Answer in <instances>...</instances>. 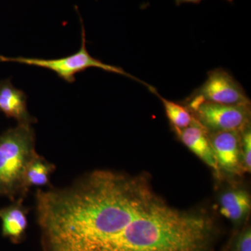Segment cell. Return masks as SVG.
<instances>
[{"mask_svg": "<svg viewBox=\"0 0 251 251\" xmlns=\"http://www.w3.org/2000/svg\"><path fill=\"white\" fill-rule=\"evenodd\" d=\"M220 213L233 224L242 223L251 211V196L243 189H232L221 194Z\"/></svg>", "mask_w": 251, "mask_h": 251, "instance_id": "cell-9", "label": "cell"}, {"mask_svg": "<svg viewBox=\"0 0 251 251\" xmlns=\"http://www.w3.org/2000/svg\"><path fill=\"white\" fill-rule=\"evenodd\" d=\"M31 124H18L0 135V196L15 199L27 191L26 170L35 151V135Z\"/></svg>", "mask_w": 251, "mask_h": 251, "instance_id": "cell-2", "label": "cell"}, {"mask_svg": "<svg viewBox=\"0 0 251 251\" xmlns=\"http://www.w3.org/2000/svg\"><path fill=\"white\" fill-rule=\"evenodd\" d=\"M59 251H214L217 229L202 212L171 206L143 175L99 170L46 199Z\"/></svg>", "mask_w": 251, "mask_h": 251, "instance_id": "cell-1", "label": "cell"}, {"mask_svg": "<svg viewBox=\"0 0 251 251\" xmlns=\"http://www.w3.org/2000/svg\"><path fill=\"white\" fill-rule=\"evenodd\" d=\"M54 168L53 165L36 154L28 165L25 175L27 189L31 186H44L49 184L50 176Z\"/></svg>", "mask_w": 251, "mask_h": 251, "instance_id": "cell-12", "label": "cell"}, {"mask_svg": "<svg viewBox=\"0 0 251 251\" xmlns=\"http://www.w3.org/2000/svg\"><path fill=\"white\" fill-rule=\"evenodd\" d=\"M176 6H179L185 3H191V4H199L203 0H175ZM228 2H233L234 0H226Z\"/></svg>", "mask_w": 251, "mask_h": 251, "instance_id": "cell-15", "label": "cell"}, {"mask_svg": "<svg viewBox=\"0 0 251 251\" xmlns=\"http://www.w3.org/2000/svg\"><path fill=\"white\" fill-rule=\"evenodd\" d=\"M209 136L219 169L232 174L242 172L241 131L217 132Z\"/></svg>", "mask_w": 251, "mask_h": 251, "instance_id": "cell-6", "label": "cell"}, {"mask_svg": "<svg viewBox=\"0 0 251 251\" xmlns=\"http://www.w3.org/2000/svg\"><path fill=\"white\" fill-rule=\"evenodd\" d=\"M181 140L195 155L212 168L216 175L220 174V169L213 151L209 133L197 121L187 128L175 131Z\"/></svg>", "mask_w": 251, "mask_h": 251, "instance_id": "cell-7", "label": "cell"}, {"mask_svg": "<svg viewBox=\"0 0 251 251\" xmlns=\"http://www.w3.org/2000/svg\"><path fill=\"white\" fill-rule=\"evenodd\" d=\"M0 112L18 124H31L35 120L28 112L26 94L16 88L11 79L0 81Z\"/></svg>", "mask_w": 251, "mask_h": 251, "instance_id": "cell-8", "label": "cell"}, {"mask_svg": "<svg viewBox=\"0 0 251 251\" xmlns=\"http://www.w3.org/2000/svg\"><path fill=\"white\" fill-rule=\"evenodd\" d=\"M0 219L4 237L18 240L27 228V211L23 205V198L11 205L0 209Z\"/></svg>", "mask_w": 251, "mask_h": 251, "instance_id": "cell-10", "label": "cell"}, {"mask_svg": "<svg viewBox=\"0 0 251 251\" xmlns=\"http://www.w3.org/2000/svg\"><path fill=\"white\" fill-rule=\"evenodd\" d=\"M227 251H251V229L247 226L237 236L232 250Z\"/></svg>", "mask_w": 251, "mask_h": 251, "instance_id": "cell-14", "label": "cell"}, {"mask_svg": "<svg viewBox=\"0 0 251 251\" xmlns=\"http://www.w3.org/2000/svg\"><path fill=\"white\" fill-rule=\"evenodd\" d=\"M185 106L208 133L238 130L250 125L251 104L226 105L189 97Z\"/></svg>", "mask_w": 251, "mask_h": 251, "instance_id": "cell-4", "label": "cell"}, {"mask_svg": "<svg viewBox=\"0 0 251 251\" xmlns=\"http://www.w3.org/2000/svg\"><path fill=\"white\" fill-rule=\"evenodd\" d=\"M241 150H242V172L251 171V129L247 126L241 131Z\"/></svg>", "mask_w": 251, "mask_h": 251, "instance_id": "cell-13", "label": "cell"}, {"mask_svg": "<svg viewBox=\"0 0 251 251\" xmlns=\"http://www.w3.org/2000/svg\"><path fill=\"white\" fill-rule=\"evenodd\" d=\"M227 251V249H226V251Z\"/></svg>", "mask_w": 251, "mask_h": 251, "instance_id": "cell-16", "label": "cell"}, {"mask_svg": "<svg viewBox=\"0 0 251 251\" xmlns=\"http://www.w3.org/2000/svg\"><path fill=\"white\" fill-rule=\"evenodd\" d=\"M82 25V45L76 53L73 54L68 57L54 59H45L40 58H29V57H7L0 55V62H16L26 65L34 66V67L44 68L52 71L62 80L68 83L75 82V76L77 74L85 71L89 68H98L113 74L125 75L138 81L140 83L150 87L149 84L140 80L138 77L133 76L131 74L125 72L121 67H115L105 64L90 55L86 48V34L85 27L81 19Z\"/></svg>", "mask_w": 251, "mask_h": 251, "instance_id": "cell-3", "label": "cell"}, {"mask_svg": "<svg viewBox=\"0 0 251 251\" xmlns=\"http://www.w3.org/2000/svg\"><path fill=\"white\" fill-rule=\"evenodd\" d=\"M148 89L161 100L166 116L175 131L187 128L196 122L192 114L185 105L163 98L152 86L150 85Z\"/></svg>", "mask_w": 251, "mask_h": 251, "instance_id": "cell-11", "label": "cell"}, {"mask_svg": "<svg viewBox=\"0 0 251 251\" xmlns=\"http://www.w3.org/2000/svg\"><path fill=\"white\" fill-rule=\"evenodd\" d=\"M190 97L226 105H249L251 100L241 84L222 68L208 72L207 78Z\"/></svg>", "mask_w": 251, "mask_h": 251, "instance_id": "cell-5", "label": "cell"}]
</instances>
